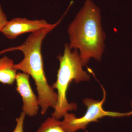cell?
<instances>
[{
  "label": "cell",
  "instance_id": "5",
  "mask_svg": "<svg viewBox=\"0 0 132 132\" xmlns=\"http://www.w3.org/2000/svg\"><path fill=\"white\" fill-rule=\"evenodd\" d=\"M52 25L44 20H29L26 18H15L8 21L1 32L8 39H14L22 34L33 32Z\"/></svg>",
  "mask_w": 132,
  "mask_h": 132
},
{
  "label": "cell",
  "instance_id": "10",
  "mask_svg": "<svg viewBox=\"0 0 132 132\" xmlns=\"http://www.w3.org/2000/svg\"><path fill=\"white\" fill-rule=\"evenodd\" d=\"M8 21L7 16L3 12L0 4V32Z\"/></svg>",
  "mask_w": 132,
  "mask_h": 132
},
{
  "label": "cell",
  "instance_id": "1",
  "mask_svg": "<svg viewBox=\"0 0 132 132\" xmlns=\"http://www.w3.org/2000/svg\"><path fill=\"white\" fill-rule=\"evenodd\" d=\"M69 47L79 50L85 66L94 58L100 61L105 49L106 35L101 25L100 11L91 0L85 5L69 27Z\"/></svg>",
  "mask_w": 132,
  "mask_h": 132
},
{
  "label": "cell",
  "instance_id": "4",
  "mask_svg": "<svg viewBox=\"0 0 132 132\" xmlns=\"http://www.w3.org/2000/svg\"><path fill=\"white\" fill-rule=\"evenodd\" d=\"M101 86L104 94L101 101H97L90 98L83 100V104L87 107V110L83 116L78 118L74 114L69 113L64 116L62 123L68 132H76L79 130H86L90 123L97 122L99 119L105 116L121 118L132 115V110L131 112L125 113L105 111L103 108V105L106 98V93L103 87Z\"/></svg>",
  "mask_w": 132,
  "mask_h": 132
},
{
  "label": "cell",
  "instance_id": "6",
  "mask_svg": "<svg viewBox=\"0 0 132 132\" xmlns=\"http://www.w3.org/2000/svg\"><path fill=\"white\" fill-rule=\"evenodd\" d=\"M29 76L25 73L19 72L16 75V90L20 94L23 101L22 112L26 115L33 117L37 115L39 105L38 97L31 88L29 82Z\"/></svg>",
  "mask_w": 132,
  "mask_h": 132
},
{
  "label": "cell",
  "instance_id": "8",
  "mask_svg": "<svg viewBox=\"0 0 132 132\" xmlns=\"http://www.w3.org/2000/svg\"><path fill=\"white\" fill-rule=\"evenodd\" d=\"M29 132H68L64 128L62 121L54 117H48L35 131Z\"/></svg>",
  "mask_w": 132,
  "mask_h": 132
},
{
  "label": "cell",
  "instance_id": "2",
  "mask_svg": "<svg viewBox=\"0 0 132 132\" xmlns=\"http://www.w3.org/2000/svg\"><path fill=\"white\" fill-rule=\"evenodd\" d=\"M59 20L52 26L31 33L23 44L10 47L0 52V54L11 51L19 50L24 55L21 61L14 64L16 70L27 74L33 78L36 85L38 100L40 106L43 107L52 105L57 100L58 95L48 83L44 71L42 54L43 41L47 34L61 22Z\"/></svg>",
  "mask_w": 132,
  "mask_h": 132
},
{
  "label": "cell",
  "instance_id": "3",
  "mask_svg": "<svg viewBox=\"0 0 132 132\" xmlns=\"http://www.w3.org/2000/svg\"><path fill=\"white\" fill-rule=\"evenodd\" d=\"M57 59L60 62V67L57 80L52 87L57 90L58 100L54 112L51 116L59 120L68 113L69 111L77 109V104L69 103L67 98L66 94L71 82L73 80L76 83L89 81L90 75L82 69L78 50H74L72 52L68 43L64 46L63 54L58 55Z\"/></svg>",
  "mask_w": 132,
  "mask_h": 132
},
{
  "label": "cell",
  "instance_id": "7",
  "mask_svg": "<svg viewBox=\"0 0 132 132\" xmlns=\"http://www.w3.org/2000/svg\"><path fill=\"white\" fill-rule=\"evenodd\" d=\"M17 70L12 59L6 56L0 59V82L12 85L15 81Z\"/></svg>",
  "mask_w": 132,
  "mask_h": 132
},
{
  "label": "cell",
  "instance_id": "9",
  "mask_svg": "<svg viewBox=\"0 0 132 132\" xmlns=\"http://www.w3.org/2000/svg\"><path fill=\"white\" fill-rule=\"evenodd\" d=\"M26 113L22 112L19 118L16 119V125L13 132H24V125Z\"/></svg>",
  "mask_w": 132,
  "mask_h": 132
}]
</instances>
